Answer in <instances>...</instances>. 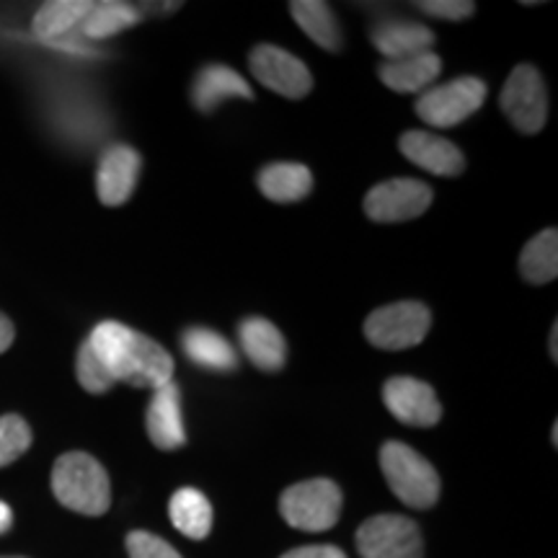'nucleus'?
I'll use <instances>...</instances> for the list:
<instances>
[{"instance_id":"17","label":"nucleus","mask_w":558,"mask_h":558,"mask_svg":"<svg viewBox=\"0 0 558 558\" xmlns=\"http://www.w3.org/2000/svg\"><path fill=\"white\" fill-rule=\"evenodd\" d=\"M442 73V60L435 52L411 54L403 60L383 62L378 75L388 88L399 90V94H414V90H424L429 83L437 81Z\"/></svg>"},{"instance_id":"5","label":"nucleus","mask_w":558,"mask_h":558,"mask_svg":"<svg viewBox=\"0 0 558 558\" xmlns=\"http://www.w3.org/2000/svg\"><path fill=\"white\" fill-rule=\"evenodd\" d=\"M432 316L422 303L403 300V303L383 305L365 320V337L373 347L399 352V349L416 347L429 331Z\"/></svg>"},{"instance_id":"7","label":"nucleus","mask_w":558,"mask_h":558,"mask_svg":"<svg viewBox=\"0 0 558 558\" xmlns=\"http://www.w3.org/2000/svg\"><path fill=\"white\" fill-rule=\"evenodd\" d=\"M362 558H424L422 530L401 514H378L357 530Z\"/></svg>"},{"instance_id":"31","label":"nucleus","mask_w":558,"mask_h":558,"mask_svg":"<svg viewBox=\"0 0 558 558\" xmlns=\"http://www.w3.org/2000/svg\"><path fill=\"white\" fill-rule=\"evenodd\" d=\"M13 344V324L0 313V354Z\"/></svg>"},{"instance_id":"27","label":"nucleus","mask_w":558,"mask_h":558,"mask_svg":"<svg viewBox=\"0 0 558 558\" xmlns=\"http://www.w3.org/2000/svg\"><path fill=\"white\" fill-rule=\"evenodd\" d=\"M75 373H78V383L88 393H107V390L114 386V378L109 375V369L104 367L99 354L90 349V344L81 347L78 352V365H75Z\"/></svg>"},{"instance_id":"3","label":"nucleus","mask_w":558,"mask_h":558,"mask_svg":"<svg viewBox=\"0 0 558 558\" xmlns=\"http://www.w3.org/2000/svg\"><path fill=\"white\" fill-rule=\"evenodd\" d=\"M380 471L390 492L407 507L429 509L439 499V476L416 450L403 442H386L380 448Z\"/></svg>"},{"instance_id":"26","label":"nucleus","mask_w":558,"mask_h":558,"mask_svg":"<svg viewBox=\"0 0 558 558\" xmlns=\"http://www.w3.org/2000/svg\"><path fill=\"white\" fill-rule=\"evenodd\" d=\"M32 448V429L16 414L0 416V469L13 463Z\"/></svg>"},{"instance_id":"19","label":"nucleus","mask_w":558,"mask_h":558,"mask_svg":"<svg viewBox=\"0 0 558 558\" xmlns=\"http://www.w3.org/2000/svg\"><path fill=\"white\" fill-rule=\"evenodd\" d=\"M169 518L173 527L192 541L207 538L209 530H213V507H209V499L202 492H197V488L190 486L179 488L171 497Z\"/></svg>"},{"instance_id":"30","label":"nucleus","mask_w":558,"mask_h":558,"mask_svg":"<svg viewBox=\"0 0 558 558\" xmlns=\"http://www.w3.org/2000/svg\"><path fill=\"white\" fill-rule=\"evenodd\" d=\"M282 558H347V554L337 546H303L288 550Z\"/></svg>"},{"instance_id":"15","label":"nucleus","mask_w":558,"mask_h":558,"mask_svg":"<svg viewBox=\"0 0 558 558\" xmlns=\"http://www.w3.org/2000/svg\"><path fill=\"white\" fill-rule=\"evenodd\" d=\"M239 339L246 357L254 362L259 369H267V373H277L284 365V354H288V347H284V337L279 329L267 318H246L239 329Z\"/></svg>"},{"instance_id":"16","label":"nucleus","mask_w":558,"mask_h":558,"mask_svg":"<svg viewBox=\"0 0 558 558\" xmlns=\"http://www.w3.org/2000/svg\"><path fill=\"white\" fill-rule=\"evenodd\" d=\"M192 99L194 107L199 111L209 114L213 109H218L226 99H254L251 94V86L241 78L235 70H230L226 65H209L202 70L194 81L192 88Z\"/></svg>"},{"instance_id":"9","label":"nucleus","mask_w":558,"mask_h":558,"mask_svg":"<svg viewBox=\"0 0 558 558\" xmlns=\"http://www.w3.org/2000/svg\"><path fill=\"white\" fill-rule=\"evenodd\" d=\"M432 190L416 179H390L373 186L365 197V213L375 222H403L427 213Z\"/></svg>"},{"instance_id":"25","label":"nucleus","mask_w":558,"mask_h":558,"mask_svg":"<svg viewBox=\"0 0 558 558\" xmlns=\"http://www.w3.org/2000/svg\"><path fill=\"white\" fill-rule=\"evenodd\" d=\"M137 11L128 3H94L83 19V32L90 39H107L137 24Z\"/></svg>"},{"instance_id":"13","label":"nucleus","mask_w":558,"mask_h":558,"mask_svg":"<svg viewBox=\"0 0 558 558\" xmlns=\"http://www.w3.org/2000/svg\"><path fill=\"white\" fill-rule=\"evenodd\" d=\"M140 177V153L128 145H114L101 158L96 173V190L107 207H120L132 197Z\"/></svg>"},{"instance_id":"33","label":"nucleus","mask_w":558,"mask_h":558,"mask_svg":"<svg viewBox=\"0 0 558 558\" xmlns=\"http://www.w3.org/2000/svg\"><path fill=\"white\" fill-rule=\"evenodd\" d=\"M556 331H558V324H554V329H550V357H558L556 354Z\"/></svg>"},{"instance_id":"28","label":"nucleus","mask_w":558,"mask_h":558,"mask_svg":"<svg viewBox=\"0 0 558 558\" xmlns=\"http://www.w3.org/2000/svg\"><path fill=\"white\" fill-rule=\"evenodd\" d=\"M128 554L130 558H181L171 543L153 533H145V530H135V533L128 535Z\"/></svg>"},{"instance_id":"21","label":"nucleus","mask_w":558,"mask_h":558,"mask_svg":"<svg viewBox=\"0 0 558 558\" xmlns=\"http://www.w3.org/2000/svg\"><path fill=\"white\" fill-rule=\"evenodd\" d=\"M290 11L300 29L308 34L318 47H324L329 52L339 50L341 29L329 3H320V0H295V3H290Z\"/></svg>"},{"instance_id":"10","label":"nucleus","mask_w":558,"mask_h":558,"mask_svg":"<svg viewBox=\"0 0 558 558\" xmlns=\"http://www.w3.org/2000/svg\"><path fill=\"white\" fill-rule=\"evenodd\" d=\"M248 65L259 83L279 96H288V99H303L313 86L305 62L298 60L288 50H279V47L259 45L251 52Z\"/></svg>"},{"instance_id":"24","label":"nucleus","mask_w":558,"mask_h":558,"mask_svg":"<svg viewBox=\"0 0 558 558\" xmlns=\"http://www.w3.org/2000/svg\"><path fill=\"white\" fill-rule=\"evenodd\" d=\"M90 5L86 0H54V3H45L34 16V32L41 39H52L60 37L73 29L78 21L86 19V13L90 11Z\"/></svg>"},{"instance_id":"6","label":"nucleus","mask_w":558,"mask_h":558,"mask_svg":"<svg viewBox=\"0 0 558 558\" xmlns=\"http://www.w3.org/2000/svg\"><path fill=\"white\" fill-rule=\"evenodd\" d=\"M486 99V83L473 75L456 78L445 86L427 88L416 101V114L432 128H456L465 122Z\"/></svg>"},{"instance_id":"4","label":"nucleus","mask_w":558,"mask_h":558,"mask_svg":"<svg viewBox=\"0 0 558 558\" xmlns=\"http://www.w3.org/2000/svg\"><path fill=\"white\" fill-rule=\"evenodd\" d=\"M341 488L329 478L300 481L279 499V512L290 527L305 533H324L341 518Z\"/></svg>"},{"instance_id":"8","label":"nucleus","mask_w":558,"mask_h":558,"mask_svg":"<svg viewBox=\"0 0 558 558\" xmlns=\"http://www.w3.org/2000/svg\"><path fill=\"white\" fill-rule=\"evenodd\" d=\"M501 111L525 135H535L548 120L546 83L533 65H518L501 88Z\"/></svg>"},{"instance_id":"23","label":"nucleus","mask_w":558,"mask_h":558,"mask_svg":"<svg viewBox=\"0 0 558 558\" xmlns=\"http://www.w3.org/2000/svg\"><path fill=\"white\" fill-rule=\"evenodd\" d=\"M520 271L530 284H548L558 275V233L556 228L543 230L522 248Z\"/></svg>"},{"instance_id":"2","label":"nucleus","mask_w":558,"mask_h":558,"mask_svg":"<svg viewBox=\"0 0 558 558\" xmlns=\"http://www.w3.org/2000/svg\"><path fill=\"white\" fill-rule=\"evenodd\" d=\"M52 492L62 507L99 518L111 505V486L104 465L88 452H65L52 469Z\"/></svg>"},{"instance_id":"32","label":"nucleus","mask_w":558,"mask_h":558,"mask_svg":"<svg viewBox=\"0 0 558 558\" xmlns=\"http://www.w3.org/2000/svg\"><path fill=\"white\" fill-rule=\"evenodd\" d=\"M11 525H13V512H11V507L5 505V501H0V535L9 533Z\"/></svg>"},{"instance_id":"12","label":"nucleus","mask_w":558,"mask_h":558,"mask_svg":"<svg viewBox=\"0 0 558 558\" xmlns=\"http://www.w3.org/2000/svg\"><path fill=\"white\" fill-rule=\"evenodd\" d=\"M399 148L418 169L435 173V177H458L465 169V158L450 140L432 135V132L411 130L401 135Z\"/></svg>"},{"instance_id":"22","label":"nucleus","mask_w":558,"mask_h":558,"mask_svg":"<svg viewBox=\"0 0 558 558\" xmlns=\"http://www.w3.org/2000/svg\"><path fill=\"white\" fill-rule=\"evenodd\" d=\"M184 352L192 362H197L199 367L207 369H233L239 365V357H235V349L230 347L226 337H220L218 331L202 329V326H194V329L184 331Z\"/></svg>"},{"instance_id":"34","label":"nucleus","mask_w":558,"mask_h":558,"mask_svg":"<svg viewBox=\"0 0 558 558\" xmlns=\"http://www.w3.org/2000/svg\"><path fill=\"white\" fill-rule=\"evenodd\" d=\"M0 558H24V556H0Z\"/></svg>"},{"instance_id":"20","label":"nucleus","mask_w":558,"mask_h":558,"mask_svg":"<svg viewBox=\"0 0 558 558\" xmlns=\"http://www.w3.org/2000/svg\"><path fill=\"white\" fill-rule=\"evenodd\" d=\"M259 190L271 202H300L313 190V177L303 163H269L259 171Z\"/></svg>"},{"instance_id":"1","label":"nucleus","mask_w":558,"mask_h":558,"mask_svg":"<svg viewBox=\"0 0 558 558\" xmlns=\"http://www.w3.org/2000/svg\"><path fill=\"white\" fill-rule=\"evenodd\" d=\"M88 344L99 354L114 383L156 390L173 378L171 354L158 341L117 320H104L96 326Z\"/></svg>"},{"instance_id":"11","label":"nucleus","mask_w":558,"mask_h":558,"mask_svg":"<svg viewBox=\"0 0 558 558\" xmlns=\"http://www.w3.org/2000/svg\"><path fill=\"white\" fill-rule=\"evenodd\" d=\"M383 401L390 414L409 427H435L442 416L435 390L416 378H390L383 388Z\"/></svg>"},{"instance_id":"18","label":"nucleus","mask_w":558,"mask_h":558,"mask_svg":"<svg viewBox=\"0 0 558 558\" xmlns=\"http://www.w3.org/2000/svg\"><path fill=\"white\" fill-rule=\"evenodd\" d=\"M373 45L390 60H403L411 54L429 52L435 45V34L427 26L414 24V21H386V24L375 26Z\"/></svg>"},{"instance_id":"29","label":"nucleus","mask_w":558,"mask_h":558,"mask_svg":"<svg viewBox=\"0 0 558 558\" xmlns=\"http://www.w3.org/2000/svg\"><path fill=\"white\" fill-rule=\"evenodd\" d=\"M427 16L435 19H448V21H463L471 19L476 5L469 3V0H427V3H418Z\"/></svg>"},{"instance_id":"14","label":"nucleus","mask_w":558,"mask_h":558,"mask_svg":"<svg viewBox=\"0 0 558 558\" xmlns=\"http://www.w3.org/2000/svg\"><path fill=\"white\" fill-rule=\"evenodd\" d=\"M148 437L160 450L184 448L186 432L184 418H181V393L173 380L153 390V401L148 407Z\"/></svg>"}]
</instances>
